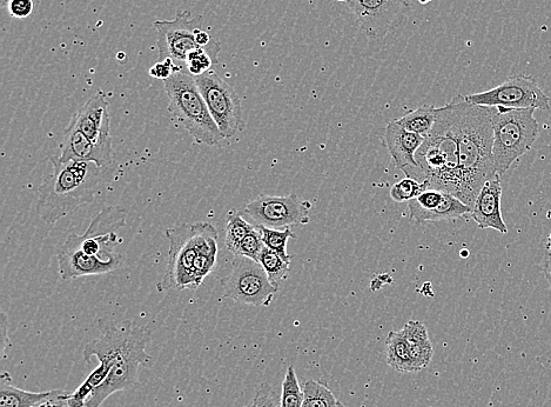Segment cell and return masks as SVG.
Instances as JSON below:
<instances>
[{
    "label": "cell",
    "mask_w": 551,
    "mask_h": 407,
    "mask_svg": "<svg viewBox=\"0 0 551 407\" xmlns=\"http://www.w3.org/2000/svg\"><path fill=\"white\" fill-rule=\"evenodd\" d=\"M151 339L150 328L131 320L103 326L100 336L86 345L84 359L87 363L92 358L109 363L110 373L85 407H100L114 393L133 389L139 383L140 368L149 365L152 359L146 352Z\"/></svg>",
    "instance_id": "obj_1"
},
{
    "label": "cell",
    "mask_w": 551,
    "mask_h": 407,
    "mask_svg": "<svg viewBox=\"0 0 551 407\" xmlns=\"http://www.w3.org/2000/svg\"><path fill=\"white\" fill-rule=\"evenodd\" d=\"M449 105L459 144L461 200L473 208L482 186L496 175L493 158L495 108L469 103L463 96H456Z\"/></svg>",
    "instance_id": "obj_2"
},
{
    "label": "cell",
    "mask_w": 551,
    "mask_h": 407,
    "mask_svg": "<svg viewBox=\"0 0 551 407\" xmlns=\"http://www.w3.org/2000/svg\"><path fill=\"white\" fill-rule=\"evenodd\" d=\"M122 206H106L91 220L84 235L71 233L57 251L59 275L63 280L106 275L116 271L123 256L114 251L122 243L117 231L126 225Z\"/></svg>",
    "instance_id": "obj_3"
},
{
    "label": "cell",
    "mask_w": 551,
    "mask_h": 407,
    "mask_svg": "<svg viewBox=\"0 0 551 407\" xmlns=\"http://www.w3.org/2000/svg\"><path fill=\"white\" fill-rule=\"evenodd\" d=\"M52 175L38 188L37 213L46 224H55L82 206L94 202L116 176V166L60 162L51 157Z\"/></svg>",
    "instance_id": "obj_4"
},
{
    "label": "cell",
    "mask_w": 551,
    "mask_h": 407,
    "mask_svg": "<svg viewBox=\"0 0 551 407\" xmlns=\"http://www.w3.org/2000/svg\"><path fill=\"white\" fill-rule=\"evenodd\" d=\"M415 169L405 172L407 178L425 184L428 190H439L462 199V176L458 138L450 105L436 109L432 131L415 155Z\"/></svg>",
    "instance_id": "obj_5"
},
{
    "label": "cell",
    "mask_w": 551,
    "mask_h": 407,
    "mask_svg": "<svg viewBox=\"0 0 551 407\" xmlns=\"http://www.w3.org/2000/svg\"><path fill=\"white\" fill-rule=\"evenodd\" d=\"M164 86L171 115L198 143L215 146L225 139L208 111L196 79L188 72L186 65L166 79Z\"/></svg>",
    "instance_id": "obj_6"
},
{
    "label": "cell",
    "mask_w": 551,
    "mask_h": 407,
    "mask_svg": "<svg viewBox=\"0 0 551 407\" xmlns=\"http://www.w3.org/2000/svg\"><path fill=\"white\" fill-rule=\"evenodd\" d=\"M535 111L495 108L493 158L497 175H505L516 160L532 150L540 136Z\"/></svg>",
    "instance_id": "obj_7"
},
{
    "label": "cell",
    "mask_w": 551,
    "mask_h": 407,
    "mask_svg": "<svg viewBox=\"0 0 551 407\" xmlns=\"http://www.w3.org/2000/svg\"><path fill=\"white\" fill-rule=\"evenodd\" d=\"M213 229L211 223L198 222L166 230L170 242L169 264L164 278L157 285L158 291L196 289L194 263Z\"/></svg>",
    "instance_id": "obj_8"
},
{
    "label": "cell",
    "mask_w": 551,
    "mask_h": 407,
    "mask_svg": "<svg viewBox=\"0 0 551 407\" xmlns=\"http://www.w3.org/2000/svg\"><path fill=\"white\" fill-rule=\"evenodd\" d=\"M220 283L225 298L257 308L270 306L279 290L272 285L259 262L243 256L234 257L230 275Z\"/></svg>",
    "instance_id": "obj_9"
},
{
    "label": "cell",
    "mask_w": 551,
    "mask_h": 407,
    "mask_svg": "<svg viewBox=\"0 0 551 407\" xmlns=\"http://www.w3.org/2000/svg\"><path fill=\"white\" fill-rule=\"evenodd\" d=\"M194 79L205 99L208 111L224 138H232L243 131L245 129L243 108H241L238 93L232 86L213 70Z\"/></svg>",
    "instance_id": "obj_10"
},
{
    "label": "cell",
    "mask_w": 551,
    "mask_h": 407,
    "mask_svg": "<svg viewBox=\"0 0 551 407\" xmlns=\"http://www.w3.org/2000/svg\"><path fill=\"white\" fill-rule=\"evenodd\" d=\"M469 103L489 108L550 110V98L532 76L517 75L492 90L466 96Z\"/></svg>",
    "instance_id": "obj_11"
},
{
    "label": "cell",
    "mask_w": 551,
    "mask_h": 407,
    "mask_svg": "<svg viewBox=\"0 0 551 407\" xmlns=\"http://www.w3.org/2000/svg\"><path fill=\"white\" fill-rule=\"evenodd\" d=\"M360 29L371 39L386 37L411 10L409 0H351L347 3Z\"/></svg>",
    "instance_id": "obj_12"
},
{
    "label": "cell",
    "mask_w": 551,
    "mask_h": 407,
    "mask_svg": "<svg viewBox=\"0 0 551 407\" xmlns=\"http://www.w3.org/2000/svg\"><path fill=\"white\" fill-rule=\"evenodd\" d=\"M190 16V11H179L173 20H157L153 23L158 33L160 58H171L178 64L186 65L188 53L200 49L196 36L203 29L204 17Z\"/></svg>",
    "instance_id": "obj_13"
},
{
    "label": "cell",
    "mask_w": 551,
    "mask_h": 407,
    "mask_svg": "<svg viewBox=\"0 0 551 407\" xmlns=\"http://www.w3.org/2000/svg\"><path fill=\"white\" fill-rule=\"evenodd\" d=\"M311 209L312 204L302 202L297 195L287 197L262 195L246 206L245 213L258 225L279 229L308 224L311 222L309 217Z\"/></svg>",
    "instance_id": "obj_14"
},
{
    "label": "cell",
    "mask_w": 551,
    "mask_h": 407,
    "mask_svg": "<svg viewBox=\"0 0 551 407\" xmlns=\"http://www.w3.org/2000/svg\"><path fill=\"white\" fill-rule=\"evenodd\" d=\"M73 119L80 131L94 144L107 151H113L109 102L103 91H98L80 108Z\"/></svg>",
    "instance_id": "obj_15"
},
{
    "label": "cell",
    "mask_w": 551,
    "mask_h": 407,
    "mask_svg": "<svg viewBox=\"0 0 551 407\" xmlns=\"http://www.w3.org/2000/svg\"><path fill=\"white\" fill-rule=\"evenodd\" d=\"M60 162H87L96 163L100 168L113 165V151H107L94 144L79 130L76 120L71 119L64 132Z\"/></svg>",
    "instance_id": "obj_16"
},
{
    "label": "cell",
    "mask_w": 551,
    "mask_h": 407,
    "mask_svg": "<svg viewBox=\"0 0 551 407\" xmlns=\"http://www.w3.org/2000/svg\"><path fill=\"white\" fill-rule=\"evenodd\" d=\"M501 199V176L496 173L482 186L470 213L479 229H493L502 235H507L508 228L502 217Z\"/></svg>",
    "instance_id": "obj_17"
},
{
    "label": "cell",
    "mask_w": 551,
    "mask_h": 407,
    "mask_svg": "<svg viewBox=\"0 0 551 407\" xmlns=\"http://www.w3.org/2000/svg\"><path fill=\"white\" fill-rule=\"evenodd\" d=\"M425 139L426 137L403 129L402 126L396 123V120L388 123L385 135H383V143H385L386 148L391 153L396 168L403 173L418 166L415 155L423 142H425Z\"/></svg>",
    "instance_id": "obj_18"
},
{
    "label": "cell",
    "mask_w": 551,
    "mask_h": 407,
    "mask_svg": "<svg viewBox=\"0 0 551 407\" xmlns=\"http://www.w3.org/2000/svg\"><path fill=\"white\" fill-rule=\"evenodd\" d=\"M401 331L407 340L415 371L420 372L428 368L434 356V348L428 336L427 326L419 320H409Z\"/></svg>",
    "instance_id": "obj_19"
},
{
    "label": "cell",
    "mask_w": 551,
    "mask_h": 407,
    "mask_svg": "<svg viewBox=\"0 0 551 407\" xmlns=\"http://www.w3.org/2000/svg\"><path fill=\"white\" fill-rule=\"evenodd\" d=\"M52 391L31 392L12 384L9 372L0 376V407H36L51 395Z\"/></svg>",
    "instance_id": "obj_20"
},
{
    "label": "cell",
    "mask_w": 551,
    "mask_h": 407,
    "mask_svg": "<svg viewBox=\"0 0 551 407\" xmlns=\"http://www.w3.org/2000/svg\"><path fill=\"white\" fill-rule=\"evenodd\" d=\"M467 213H472V208L469 205L463 203L458 197L445 192L443 193L441 203L434 210L422 213V215L414 218L412 222L419 225L438 223L442 222V220H453L466 216Z\"/></svg>",
    "instance_id": "obj_21"
},
{
    "label": "cell",
    "mask_w": 551,
    "mask_h": 407,
    "mask_svg": "<svg viewBox=\"0 0 551 407\" xmlns=\"http://www.w3.org/2000/svg\"><path fill=\"white\" fill-rule=\"evenodd\" d=\"M387 364L400 373H415L408 344L402 331L389 333L386 340Z\"/></svg>",
    "instance_id": "obj_22"
},
{
    "label": "cell",
    "mask_w": 551,
    "mask_h": 407,
    "mask_svg": "<svg viewBox=\"0 0 551 407\" xmlns=\"http://www.w3.org/2000/svg\"><path fill=\"white\" fill-rule=\"evenodd\" d=\"M436 119V109L432 105H422L420 108L406 113L396 123L409 132L426 137L432 131Z\"/></svg>",
    "instance_id": "obj_23"
},
{
    "label": "cell",
    "mask_w": 551,
    "mask_h": 407,
    "mask_svg": "<svg viewBox=\"0 0 551 407\" xmlns=\"http://www.w3.org/2000/svg\"><path fill=\"white\" fill-rule=\"evenodd\" d=\"M221 50V45L217 40L208 46V48H200L188 53L186 59V68L193 77L204 75L211 70L215 62L218 63V56Z\"/></svg>",
    "instance_id": "obj_24"
},
{
    "label": "cell",
    "mask_w": 551,
    "mask_h": 407,
    "mask_svg": "<svg viewBox=\"0 0 551 407\" xmlns=\"http://www.w3.org/2000/svg\"><path fill=\"white\" fill-rule=\"evenodd\" d=\"M259 263L267 273L268 279L275 288L279 289L282 282H285L290 275L291 262L282 258L277 252L266 248L262 250Z\"/></svg>",
    "instance_id": "obj_25"
},
{
    "label": "cell",
    "mask_w": 551,
    "mask_h": 407,
    "mask_svg": "<svg viewBox=\"0 0 551 407\" xmlns=\"http://www.w3.org/2000/svg\"><path fill=\"white\" fill-rule=\"evenodd\" d=\"M254 226L247 223L243 213L231 212L226 224L225 245L228 251L235 253L243 240L254 230Z\"/></svg>",
    "instance_id": "obj_26"
},
{
    "label": "cell",
    "mask_w": 551,
    "mask_h": 407,
    "mask_svg": "<svg viewBox=\"0 0 551 407\" xmlns=\"http://www.w3.org/2000/svg\"><path fill=\"white\" fill-rule=\"evenodd\" d=\"M304 393L305 398L302 407H337L339 403L334 393L317 380H307Z\"/></svg>",
    "instance_id": "obj_27"
},
{
    "label": "cell",
    "mask_w": 551,
    "mask_h": 407,
    "mask_svg": "<svg viewBox=\"0 0 551 407\" xmlns=\"http://www.w3.org/2000/svg\"><path fill=\"white\" fill-rule=\"evenodd\" d=\"M257 228L261 232L262 240L265 246L278 253L282 258L292 262V256L287 253V243L291 238H295L292 228L285 230H277L266 228V226L258 225Z\"/></svg>",
    "instance_id": "obj_28"
},
{
    "label": "cell",
    "mask_w": 551,
    "mask_h": 407,
    "mask_svg": "<svg viewBox=\"0 0 551 407\" xmlns=\"http://www.w3.org/2000/svg\"><path fill=\"white\" fill-rule=\"evenodd\" d=\"M304 398L305 393L300 388L297 372L294 366H290L282 383L280 407H302Z\"/></svg>",
    "instance_id": "obj_29"
},
{
    "label": "cell",
    "mask_w": 551,
    "mask_h": 407,
    "mask_svg": "<svg viewBox=\"0 0 551 407\" xmlns=\"http://www.w3.org/2000/svg\"><path fill=\"white\" fill-rule=\"evenodd\" d=\"M428 190L425 184H421L418 180L405 178L399 183L393 185L391 189V197L395 203H408L416 197H419L422 192Z\"/></svg>",
    "instance_id": "obj_30"
},
{
    "label": "cell",
    "mask_w": 551,
    "mask_h": 407,
    "mask_svg": "<svg viewBox=\"0 0 551 407\" xmlns=\"http://www.w3.org/2000/svg\"><path fill=\"white\" fill-rule=\"evenodd\" d=\"M265 249L264 240H262L261 232L258 228H255L250 235H248L243 242L240 243L239 248L235 251L234 256H243L259 262L262 250Z\"/></svg>",
    "instance_id": "obj_31"
},
{
    "label": "cell",
    "mask_w": 551,
    "mask_h": 407,
    "mask_svg": "<svg viewBox=\"0 0 551 407\" xmlns=\"http://www.w3.org/2000/svg\"><path fill=\"white\" fill-rule=\"evenodd\" d=\"M184 64H178L171 58H160L150 69V76L165 82L174 75V73L184 68Z\"/></svg>",
    "instance_id": "obj_32"
},
{
    "label": "cell",
    "mask_w": 551,
    "mask_h": 407,
    "mask_svg": "<svg viewBox=\"0 0 551 407\" xmlns=\"http://www.w3.org/2000/svg\"><path fill=\"white\" fill-rule=\"evenodd\" d=\"M33 9H35L33 0H9L8 3L10 16L17 19L29 18Z\"/></svg>",
    "instance_id": "obj_33"
},
{
    "label": "cell",
    "mask_w": 551,
    "mask_h": 407,
    "mask_svg": "<svg viewBox=\"0 0 551 407\" xmlns=\"http://www.w3.org/2000/svg\"><path fill=\"white\" fill-rule=\"evenodd\" d=\"M251 407H280L270 386L264 384L258 390Z\"/></svg>",
    "instance_id": "obj_34"
},
{
    "label": "cell",
    "mask_w": 551,
    "mask_h": 407,
    "mask_svg": "<svg viewBox=\"0 0 551 407\" xmlns=\"http://www.w3.org/2000/svg\"><path fill=\"white\" fill-rule=\"evenodd\" d=\"M71 393L63 390H53L51 395L36 407H69Z\"/></svg>",
    "instance_id": "obj_35"
},
{
    "label": "cell",
    "mask_w": 551,
    "mask_h": 407,
    "mask_svg": "<svg viewBox=\"0 0 551 407\" xmlns=\"http://www.w3.org/2000/svg\"><path fill=\"white\" fill-rule=\"evenodd\" d=\"M9 319L8 316L2 312V322H0V348H2V358H5V350L10 345V338L8 333Z\"/></svg>",
    "instance_id": "obj_36"
},
{
    "label": "cell",
    "mask_w": 551,
    "mask_h": 407,
    "mask_svg": "<svg viewBox=\"0 0 551 407\" xmlns=\"http://www.w3.org/2000/svg\"><path fill=\"white\" fill-rule=\"evenodd\" d=\"M196 40L200 48H208V46H210L214 42V39H212L210 33L205 31L204 29L198 31Z\"/></svg>",
    "instance_id": "obj_37"
},
{
    "label": "cell",
    "mask_w": 551,
    "mask_h": 407,
    "mask_svg": "<svg viewBox=\"0 0 551 407\" xmlns=\"http://www.w3.org/2000/svg\"><path fill=\"white\" fill-rule=\"evenodd\" d=\"M542 271L544 276H546L547 282L551 289V255L546 252L542 260Z\"/></svg>",
    "instance_id": "obj_38"
},
{
    "label": "cell",
    "mask_w": 551,
    "mask_h": 407,
    "mask_svg": "<svg viewBox=\"0 0 551 407\" xmlns=\"http://www.w3.org/2000/svg\"><path fill=\"white\" fill-rule=\"evenodd\" d=\"M546 252L549 253V255H551V233H550L549 237L547 238Z\"/></svg>",
    "instance_id": "obj_39"
},
{
    "label": "cell",
    "mask_w": 551,
    "mask_h": 407,
    "mask_svg": "<svg viewBox=\"0 0 551 407\" xmlns=\"http://www.w3.org/2000/svg\"><path fill=\"white\" fill-rule=\"evenodd\" d=\"M418 2H419L421 5H427V4H429L430 2H433V0H418Z\"/></svg>",
    "instance_id": "obj_40"
},
{
    "label": "cell",
    "mask_w": 551,
    "mask_h": 407,
    "mask_svg": "<svg viewBox=\"0 0 551 407\" xmlns=\"http://www.w3.org/2000/svg\"><path fill=\"white\" fill-rule=\"evenodd\" d=\"M337 2L347 4V3L351 2V0H337Z\"/></svg>",
    "instance_id": "obj_41"
},
{
    "label": "cell",
    "mask_w": 551,
    "mask_h": 407,
    "mask_svg": "<svg viewBox=\"0 0 551 407\" xmlns=\"http://www.w3.org/2000/svg\"><path fill=\"white\" fill-rule=\"evenodd\" d=\"M337 407H346L344 404L338 403Z\"/></svg>",
    "instance_id": "obj_42"
},
{
    "label": "cell",
    "mask_w": 551,
    "mask_h": 407,
    "mask_svg": "<svg viewBox=\"0 0 551 407\" xmlns=\"http://www.w3.org/2000/svg\"><path fill=\"white\" fill-rule=\"evenodd\" d=\"M245 407H251V405L250 406H245Z\"/></svg>",
    "instance_id": "obj_43"
}]
</instances>
